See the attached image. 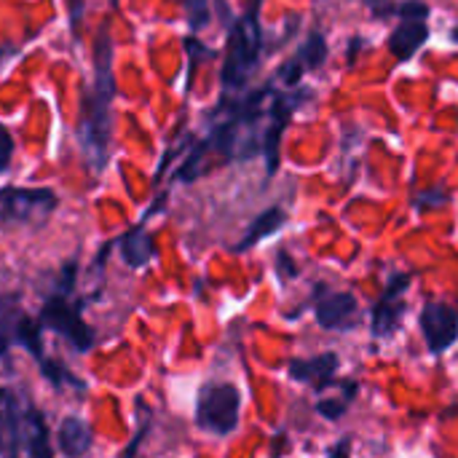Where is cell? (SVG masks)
I'll return each mask as SVG.
<instances>
[{"label":"cell","mask_w":458,"mask_h":458,"mask_svg":"<svg viewBox=\"0 0 458 458\" xmlns=\"http://www.w3.org/2000/svg\"><path fill=\"white\" fill-rule=\"evenodd\" d=\"M59 199L48 188H3L0 191V225H43L56 209Z\"/></svg>","instance_id":"obj_6"},{"label":"cell","mask_w":458,"mask_h":458,"mask_svg":"<svg viewBox=\"0 0 458 458\" xmlns=\"http://www.w3.org/2000/svg\"><path fill=\"white\" fill-rule=\"evenodd\" d=\"M56 443H59V451L64 458H83L89 456V451L94 445V432H91L89 421H83L78 416H67L59 424Z\"/></svg>","instance_id":"obj_13"},{"label":"cell","mask_w":458,"mask_h":458,"mask_svg":"<svg viewBox=\"0 0 458 458\" xmlns=\"http://www.w3.org/2000/svg\"><path fill=\"white\" fill-rule=\"evenodd\" d=\"M121 258H123L126 266H131V268H142V266H148V263L156 258V244H153V239L148 236L145 223L134 225L131 231H126V233L121 236Z\"/></svg>","instance_id":"obj_15"},{"label":"cell","mask_w":458,"mask_h":458,"mask_svg":"<svg viewBox=\"0 0 458 458\" xmlns=\"http://www.w3.org/2000/svg\"><path fill=\"white\" fill-rule=\"evenodd\" d=\"M325 56H327V43L322 40L319 32H311V38H309V43L303 46V54H301L303 70H306V67H309V70L319 67V64L325 62Z\"/></svg>","instance_id":"obj_17"},{"label":"cell","mask_w":458,"mask_h":458,"mask_svg":"<svg viewBox=\"0 0 458 458\" xmlns=\"http://www.w3.org/2000/svg\"><path fill=\"white\" fill-rule=\"evenodd\" d=\"M419 325L432 354H445L458 341V309L454 303L429 301L419 314Z\"/></svg>","instance_id":"obj_9"},{"label":"cell","mask_w":458,"mask_h":458,"mask_svg":"<svg viewBox=\"0 0 458 458\" xmlns=\"http://www.w3.org/2000/svg\"><path fill=\"white\" fill-rule=\"evenodd\" d=\"M11 156H13V140H11V131L0 123V172H5V169H8Z\"/></svg>","instance_id":"obj_19"},{"label":"cell","mask_w":458,"mask_h":458,"mask_svg":"<svg viewBox=\"0 0 458 458\" xmlns=\"http://www.w3.org/2000/svg\"><path fill=\"white\" fill-rule=\"evenodd\" d=\"M19 413L21 400L11 389H0V454L5 451L8 458H19Z\"/></svg>","instance_id":"obj_12"},{"label":"cell","mask_w":458,"mask_h":458,"mask_svg":"<svg viewBox=\"0 0 458 458\" xmlns=\"http://www.w3.org/2000/svg\"><path fill=\"white\" fill-rule=\"evenodd\" d=\"M397 13H400V19L424 21L427 13H429V8H427L424 3H419V0H408V3H403V5H397Z\"/></svg>","instance_id":"obj_18"},{"label":"cell","mask_w":458,"mask_h":458,"mask_svg":"<svg viewBox=\"0 0 458 458\" xmlns=\"http://www.w3.org/2000/svg\"><path fill=\"white\" fill-rule=\"evenodd\" d=\"M16 346L30 352V357L38 362L43 378L51 381L56 389H62V386H72L78 392L86 389L62 362H54L43 352V327H40L38 317H30L21 309L19 295L0 293V357H8L11 349H16Z\"/></svg>","instance_id":"obj_2"},{"label":"cell","mask_w":458,"mask_h":458,"mask_svg":"<svg viewBox=\"0 0 458 458\" xmlns=\"http://www.w3.org/2000/svg\"><path fill=\"white\" fill-rule=\"evenodd\" d=\"M188 8H191V24L193 30L204 27L207 24V0H185Z\"/></svg>","instance_id":"obj_20"},{"label":"cell","mask_w":458,"mask_h":458,"mask_svg":"<svg viewBox=\"0 0 458 458\" xmlns=\"http://www.w3.org/2000/svg\"><path fill=\"white\" fill-rule=\"evenodd\" d=\"M67 5H70V21L75 27L78 24V16H81V8H83V0H67Z\"/></svg>","instance_id":"obj_23"},{"label":"cell","mask_w":458,"mask_h":458,"mask_svg":"<svg viewBox=\"0 0 458 458\" xmlns=\"http://www.w3.org/2000/svg\"><path fill=\"white\" fill-rule=\"evenodd\" d=\"M338 368H341L338 354L335 352H325V354H317V357H309V360H293L287 365V376L293 381L306 384V386H311L314 392L322 394L333 384Z\"/></svg>","instance_id":"obj_11"},{"label":"cell","mask_w":458,"mask_h":458,"mask_svg":"<svg viewBox=\"0 0 458 458\" xmlns=\"http://www.w3.org/2000/svg\"><path fill=\"white\" fill-rule=\"evenodd\" d=\"M113 94H115L113 40H110V24H102L94 38V83L83 91L81 121H78V142L83 148V158L91 166V172H99L107 164Z\"/></svg>","instance_id":"obj_1"},{"label":"cell","mask_w":458,"mask_h":458,"mask_svg":"<svg viewBox=\"0 0 458 458\" xmlns=\"http://www.w3.org/2000/svg\"><path fill=\"white\" fill-rule=\"evenodd\" d=\"M239 413H242L239 386L228 381H209L199 389V397H196L199 429L215 437H228L239 427Z\"/></svg>","instance_id":"obj_5"},{"label":"cell","mask_w":458,"mask_h":458,"mask_svg":"<svg viewBox=\"0 0 458 458\" xmlns=\"http://www.w3.org/2000/svg\"><path fill=\"white\" fill-rule=\"evenodd\" d=\"M263 0H255L250 13L242 16L228 32V51L223 62V83L225 89H236L247 83L252 70L258 67L260 56V27H258V8Z\"/></svg>","instance_id":"obj_4"},{"label":"cell","mask_w":458,"mask_h":458,"mask_svg":"<svg viewBox=\"0 0 458 458\" xmlns=\"http://www.w3.org/2000/svg\"><path fill=\"white\" fill-rule=\"evenodd\" d=\"M368 3H370V8H373V13H376V16L397 13V5H394V3H389V0H368Z\"/></svg>","instance_id":"obj_22"},{"label":"cell","mask_w":458,"mask_h":458,"mask_svg":"<svg viewBox=\"0 0 458 458\" xmlns=\"http://www.w3.org/2000/svg\"><path fill=\"white\" fill-rule=\"evenodd\" d=\"M408 287H411V274H394L389 287L373 303V311H370V333H373V338L386 341L403 327Z\"/></svg>","instance_id":"obj_8"},{"label":"cell","mask_w":458,"mask_h":458,"mask_svg":"<svg viewBox=\"0 0 458 458\" xmlns=\"http://www.w3.org/2000/svg\"><path fill=\"white\" fill-rule=\"evenodd\" d=\"M72 266L64 268V287H59L56 293H51L38 314V322L43 330H54L56 335H62L75 352H89L97 344V335L91 330V325L83 319L81 314V303H75L70 298V279H72Z\"/></svg>","instance_id":"obj_3"},{"label":"cell","mask_w":458,"mask_h":458,"mask_svg":"<svg viewBox=\"0 0 458 458\" xmlns=\"http://www.w3.org/2000/svg\"><path fill=\"white\" fill-rule=\"evenodd\" d=\"M327 458H352V440H349V437L338 440V443H335V445L330 448Z\"/></svg>","instance_id":"obj_21"},{"label":"cell","mask_w":458,"mask_h":458,"mask_svg":"<svg viewBox=\"0 0 458 458\" xmlns=\"http://www.w3.org/2000/svg\"><path fill=\"white\" fill-rule=\"evenodd\" d=\"M429 38V27H427V21H411V19H403L397 27H394V32H392V38H389V48H392V54H394V59L397 62H408L421 46H424V40Z\"/></svg>","instance_id":"obj_14"},{"label":"cell","mask_w":458,"mask_h":458,"mask_svg":"<svg viewBox=\"0 0 458 458\" xmlns=\"http://www.w3.org/2000/svg\"><path fill=\"white\" fill-rule=\"evenodd\" d=\"M284 223H287V215H284V209H282V207H271V209H266L263 215H258V217H255V223L250 225V231H247V233H244V239L239 242L236 252L252 250L258 242H263L266 236L276 233Z\"/></svg>","instance_id":"obj_16"},{"label":"cell","mask_w":458,"mask_h":458,"mask_svg":"<svg viewBox=\"0 0 458 458\" xmlns=\"http://www.w3.org/2000/svg\"><path fill=\"white\" fill-rule=\"evenodd\" d=\"M19 443L24 458H54L51 435L43 411L32 408L30 403H21L19 413Z\"/></svg>","instance_id":"obj_10"},{"label":"cell","mask_w":458,"mask_h":458,"mask_svg":"<svg viewBox=\"0 0 458 458\" xmlns=\"http://www.w3.org/2000/svg\"><path fill=\"white\" fill-rule=\"evenodd\" d=\"M314 317L319 327L333 330V333H349L360 325L362 309L354 293L346 290H330L325 284L317 287L314 293Z\"/></svg>","instance_id":"obj_7"}]
</instances>
